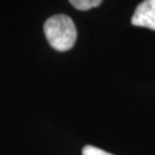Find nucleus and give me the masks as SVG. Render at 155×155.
<instances>
[{
  "label": "nucleus",
  "mask_w": 155,
  "mask_h": 155,
  "mask_svg": "<svg viewBox=\"0 0 155 155\" xmlns=\"http://www.w3.org/2000/svg\"><path fill=\"white\" fill-rule=\"evenodd\" d=\"M44 32L51 46L59 52L71 50L77 39L75 23L64 14H58L47 18L44 24Z\"/></svg>",
  "instance_id": "f257e3e1"
},
{
  "label": "nucleus",
  "mask_w": 155,
  "mask_h": 155,
  "mask_svg": "<svg viewBox=\"0 0 155 155\" xmlns=\"http://www.w3.org/2000/svg\"><path fill=\"white\" fill-rule=\"evenodd\" d=\"M134 27H144L155 30V0H144L140 2L131 17Z\"/></svg>",
  "instance_id": "f03ea898"
},
{
  "label": "nucleus",
  "mask_w": 155,
  "mask_h": 155,
  "mask_svg": "<svg viewBox=\"0 0 155 155\" xmlns=\"http://www.w3.org/2000/svg\"><path fill=\"white\" fill-rule=\"evenodd\" d=\"M69 2L78 11H89L91 8L98 7L102 0H69Z\"/></svg>",
  "instance_id": "7ed1b4c3"
},
{
  "label": "nucleus",
  "mask_w": 155,
  "mask_h": 155,
  "mask_svg": "<svg viewBox=\"0 0 155 155\" xmlns=\"http://www.w3.org/2000/svg\"><path fill=\"white\" fill-rule=\"evenodd\" d=\"M83 155H114L110 154L108 152H106L104 150H100L98 147H94V146H91V145H86L83 148V152H82Z\"/></svg>",
  "instance_id": "20e7f679"
}]
</instances>
